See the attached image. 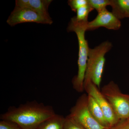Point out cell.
I'll return each mask as SVG.
<instances>
[{
	"mask_svg": "<svg viewBox=\"0 0 129 129\" xmlns=\"http://www.w3.org/2000/svg\"><path fill=\"white\" fill-rule=\"evenodd\" d=\"M112 47V43L107 41L94 48H89L84 85L91 81L100 88L106 61L105 56Z\"/></svg>",
	"mask_w": 129,
	"mask_h": 129,
	"instance_id": "cell-3",
	"label": "cell"
},
{
	"mask_svg": "<svg viewBox=\"0 0 129 129\" xmlns=\"http://www.w3.org/2000/svg\"><path fill=\"white\" fill-rule=\"evenodd\" d=\"M0 129H23L17 123L11 120H1Z\"/></svg>",
	"mask_w": 129,
	"mask_h": 129,
	"instance_id": "cell-17",
	"label": "cell"
},
{
	"mask_svg": "<svg viewBox=\"0 0 129 129\" xmlns=\"http://www.w3.org/2000/svg\"><path fill=\"white\" fill-rule=\"evenodd\" d=\"M128 17H129V14L128 16Z\"/></svg>",
	"mask_w": 129,
	"mask_h": 129,
	"instance_id": "cell-19",
	"label": "cell"
},
{
	"mask_svg": "<svg viewBox=\"0 0 129 129\" xmlns=\"http://www.w3.org/2000/svg\"><path fill=\"white\" fill-rule=\"evenodd\" d=\"M7 23L11 26L24 23L35 22L51 24V18H48L29 8L16 6L8 19Z\"/></svg>",
	"mask_w": 129,
	"mask_h": 129,
	"instance_id": "cell-6",
	"label": "cell"
},
{
	"mask_svg": "<svg viewBox=\"0 0 129 129\" xmlns=\"http://www.w3.org/2000/svg\"><path fill=\"white\" fill-rule=\"evenodd\" d=\"M88 5L97 11H101L106 9L107 6H111V0H88Z\"/></svg>",
	"mask_w": 129,
	"mask_h": 129,
	"instance_id": "cell-14",
	"label": "cell"
},
{
	"mask_svg": "<svg viewBox=\"0 0 129 129\" xmlns=\"http://www.w3.org/2000/svg\"><path fill=\"white\" fill-rule=\"evenodd\" d=\"M88 22H78L74 17L71 19L67 29L68 32H74L76 34L78 41V70L77 75L73 79L72 83L74 89L80 92L84 90V81L90 48L85 37Z\"/></svg>",
	"mask_w": 129,
	"mask_h": 129,
	"instance_id": "cell-2",
	"label": "cell"
},
{
	"mask_svg": "<svg viewBox=\"0 0 129 129\" xmlns=\"http://www.w3.org/2000/svg\"><path fill=\"white\" fill-rule=\"evenodd\" d=\"M112 13L119 19L128 17L129 14V0H111Z\"/></svg>",
	"mask_w": 129,
	"mask_h": 129,
	"instance_id": "cell-11",
	"label": "cell"
},
{
	"mask_svg": "<svg viewBox=\"0 0 129 129\" xmlns=\"http://www.w3.org/2000/svg\"><path fill=\"white\" fill-rule=\"evenodd\" d=\"M84 89L88 95L94 98L100 106L110 127L117 124L120 119L116 115L111 104L97 86L92 81H90L84 85Z\"/></svg>",
	"mask_w": 129,
	"mask_h": 129,
	"instance_id": "cell-7",
	"label": "cell"
},
{
	"mask_svg": "<svg viewBox=\"0 0 129 129\" xmlns=\"http://www.w3.org/2000/svg\"><path fill=\"white\" fill-rule=\"evenodd\" d=\"M55 114L52 106L34 101L17 107H10L0 117L1 120L15 122L23 129H36L42 122Z\"/></svg>",
	"mask_w": 129,
	"mask_h": 129,
	"instance_id": "cell-1",
	"label": "cell"
},
{
	"mask_svg": "<svg viewBox=\"0 0 129 129\" xmlns=\"http://www.w3.org/2000/svg\"><path fill=\"white\" fill-rule=\"evenodd\" d=\"M121 22L112 12L107 9L98 12V14L92 21L89 22L87 25V30H94L101 27L109 29L117 30L121 27Z\"/></svg>",
	"mask_w": 129,
	"mask_h": 129,
	"instance_id": "cell-8",
	"label": "cell"
},
{
	"mask_svg": "<svg viewBox=\"0 0 129 129\" xmlns=\"http://www.w3.org/2000/svg\"><path fill=\"white\" fill-rule=\"evenodd\" d=\"M94 10L89 5L80 8L76 11V16L75 19L78 22H88V17L90 12Z\"/></svg>",
	"mask_w": 129,
	"mask_h": 129,
	"instance_id": "cell-13",
	"label": "cell"
},
{
	"mask_svg": "<svg viewBox=\"0 0 129 129\" xmlns=\"http://www.w3.org/2000/svg\"><path fill=\"white\" fill-rule=\"evenodd\" d=\"M68 3L72 11L75 12L80 8L88 5V0H69Z\"/></svg>",
	"mask_w": 129,
	"mask_h": 129,
	"instance_id": "cell-16",
	"label": "cell"
},
{
	"mask_svg": "<svg viewBox=\"0 0 129 129\" xmlns=\"http://www.w3.org/2000/svg\"><path fill=\"white\" fill-rule=\"evenodd\" d=\"M88 95L80 96L69 115L85 129H106L92 117L88 109Z\"/></svg>",
	"mask_w": 129,
	"mask_h": 129,
	"instance_id": "cell-5",
	"label": "cell"
},
{
	"mask_svg": "<svg viewBox=\"0 0 129 129\" xmlns=\"http://www.w3.org/2000/svg\"><path fill=\"white\" fill-rule=\"evenodd\" d=\"M51 0H16V6L29 8L48 18H51L48 8Z\"/></svg>",
	"mask_w": 129,
	"mask_h": 129,
	"instance_id": "cell-9",
	"label": "cell"
},
{
	"mask_svg": "<svg viewBox=\"0 0 129 129\" xmlns=\"http://www.w3.org/2000/svg\"><path fill=\"white\" fill-rule=\"evenodd\" d=\"M106 129H129V119L120 120L117 124Z\"/></svg>",
	"mask_w": 129,
	"mask_h": 129,
	"instance_id": "cell-18",
	"label": "cell"
},
{
	"mask_svg": "<svg viewBox=\"0 0 129 129\" xmlns=\"http://www.w3.org/2000/svg\"><path fill=\"white\" fill-rule=\"evenodd\" d=\"M101 92L120 120L129 119V95L122 93L117 85L112 81L104 86Z\"/></svg>",
	"mask_w": 129,
	"mask_h": 129,
	"instance_id": "cell-4",
	"label": "cell"
},
{
	"mask_svg": "<svg viewBox=\"0 0 129 129\" xmlns=\"http://www.w3.org/2000/svg\"><path fill=\"white\" fill-rule=\"evenodd\" d=\"M65 117L55 114L40 125L36 129H63Z\"/></svg>",
	"mask_w": 129,
	"mask_h": 129,
	"instance_id": "cell-12",
	"label": "cell"
},
{
	"mask_svg": "<svg viewBox=\"0 0 129 129\" xmlns=\"http://www.w3.org/2000/svg\"><path fill=\"white\" fill-rule=\"evenodd\" d=\"M88 104L90 113L97 122L106 129L110 128V125L106 119L101 108L94 98L89 95Z\"/></svg>",
	"mask_w": 129,
	"mask_h": 129,
	"instance_id": "cell-10",
	"label": "cell"
},
{
	"mask_svg": "<svg viewBox=\"0 0 129 129\" xmlns=\"http://www.w3.org/2000/svg\"><path fill=\"white\" fill-rule=\"evenodd\" d=\"M63 129H85L69 115L65 117Z\"/></svg>",
	"mask_w": 129,
	"mask_h": 129,
	"instance_id": "cell-15",
	"label": "cell"
}]
</instances>
